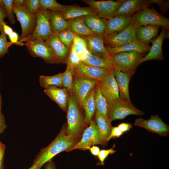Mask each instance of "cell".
I'll return each instance as SVG.
<instances>
[{
	"instance_id": "20",
	"label": "cell",
	"mask_w": 169,
	"mask_h": 169,
	"mask_svg": "<svg viewBox=\"0 0 169 169\" xmlns=\"http://www.w3.org/2000/svg\"><path fill=\"white\" fill-rule=\"evenodd\" d=\"M44 92L63 110L67 112L69 93L66 88L51 86L44 89Z\"/></svg>"
},
{
	"instance_id": "22",
	"label": "cell",
	"mask_w": 169,
	"mask_h": 169,
	"mask_svg": "<svg viewBox=\"0 0 169 169\" xmlns=\"http://www.w3.org/2000/svg\"><path fill=\"white\" fill-rule=\"evenodd\" d=\"M61 13L64 19L68 21L87 16L96 15L94 10L90 6L81 7L65 5Z\"/></svg>"
},
{
	"instance_id": "14",
	"label": "cell",
	"mask_w": 169,
	"mask_h": 169,
	"mask_svg": "<svg viewBox=\"0 0 169 169\" xmlns=\"http://www.w3.org/2000/svg\"><path fill=\"white\" fill-rule=\"evenodd\" d=\"M98 81L74 74L72 92L75 96L81 109L85 96L95 87Z\"/></svg>"
},
{
	"instance_id": "48",
	"label": "cell",
	"mask_w": 169,
	"mask_h": 169,
	"mask_svg": "<svg viewBox=\"0 0 169 169\" xmlns=\"http://www.w3.org/2000/svg\"><path fill=\"white\" fill-rule=\"evenodd\" d=\"M2 25L4 33L6 35L8 36L13 31V29L7 25L4 21L3 22Z\"/></svg>"
},
{
	"instance_id": "11",
	"label": "cell",
	"mask_w": 169,
	"mask_h": 169,
	"mask_svg": "<svg viewBox=\"0 0 169 169\" xmlns=\"http://www.w3.org/2000/svg\"><path fill=\"white\" fill-rule=\"evenodd\" d=\"M136 26L130 24L122 31L112 34L104 38L106 48H117L137 39Z\"/></svg>"
},
{
	"instance_id": "41",
	"label": "cell",
	"mask_w": 169,
	"mask_h": 169,
	"mask_svg": "<svg viewBox=\"0 0 169 169\" xmlns=\"http://www.w3.org/2000/svg\"><path fill=\"white\" fill-rule=\"evenodd\" d=\"M1 0L7 14L8 18L10 23L13 25L15 23V21L14 17L13 11V0Z\"/></svg>"
},
{
	"instance_id": "17",
	"label": "cell",
	"mask_w": 169,
	"mask_h": 169,
	"mask_svg": "<svg viewBox=\"0 0 169 169\" xmlns=\"http://www.w3.org/2000/svg\"><path fill=\"white\" fill-rule=\"evenodd\" d=\"M82 38L85 40L87 49L91 54L109 59L110 55L105 46L103 37L91 35Z\"/></svg>"
},
{
	"instance_id": "4",
	"label": "cell",
	"mask_w": 169,
	"mask_h": 169,
	"mask_svg": "<svg viewBox=\"0 0 169 169\" xmlns=\"http://www.w3.org/2000/svg\"><path fill=\"white\" fill-rule=\"evenodd\" d=\"M130 24L139 26L154 25L169 28V19L158 12L154 8H143L131 16Z\"/></svg>"
},
{
	"instance_id": "9",
	"label": "cell",
	"mask_w": 169,
	"mask_h": 169,
	"mask_svg": "<svg viewBox=\"0 0 169 169\" xmlns=\"http://www.w3.org/2000/svg\"><path fill=\"white\" fill-rule=\"evenodd\" d=\"M13 11L21 25L22 32L19 41L22 42L23 39L33 32L36 25L37 16L28 12L22 6H13Z\"/></svg>"
},
{
	"instance_id": "1",
	"label": "cell",
	"mask_w": 169,
	"mask_h": 169,
	"mask_svg": "<svg viewBox=\"0 0 169 169\" xmlns=\"http://www.w3.org/2000/svg\"><path fill=\"white\" fill-rule=\"evenodd\" d=\"M66 127L64 126L54 139L47 146L42 148L37 155L33 164L37 166L38 169L58 154L70 149L79 141L67 134Z\"/></svg>"
},
{
	"instance_id": "35",
	"label": "cell",
	"mask_w": 169,
	"mask_h": 169,
	"mask_svg": "<svg viewBox=\"0 0 169 169\" xmlns=\"http://www.w3.org/2000/svg\"><path fill=\"white\" fill-rule=\"evenodd\" d=\"M55 34L70 51L73 43L74 33L70 30L68 29Z\"/></svg>"
},
{
	"instance_id": "46",
	"label": "cell",
	"mask_w": 169,
	"mask_h": 169,
	"mask_svg": "<svg viewBox=\"0 0 169 169\" xmlns=\"http://www.w3.org/2000/svg\"><path fill=\"white\" fill-rule=\"evenodd\" d=\"M119 129L123 133L129 131L132 127L130 123H122L117 126Z\"/></svg>"
},
{
	"instance_id": "34",
	"label": "cell",
	"mask_w": 169,
	"mask_h": 169,
	"mask_svg": "<svg viewBox=\"0 0 169 169\" xmlns=\"http://www.w3.org/2000/svg\"><path fill=\"white\" fill-rule=\"evenodd\" d=\"M74 76V69L66 68L62 73V81L63 88H66L69 93H72Z\"/></svg>"
},
{
	"instance_id": "50",
	"label": "cell",
	"mask_w": 169,
	"mask_h": 169,
	"mask_svg": "<svg viewBox=\"0 0 169 169\" xmlns=\"http://www.w3.org/2000/svg\"><path fill=\"white\" fill-rule=\"evenodd\" d=\"M88 149L90 150L91 154L95 156H98L100 151L99 147L95 146L90 147Z\"/></svg>"
},
{
	"instance_id": "52",
	"label": "cell",
	"mask_w": 169,
	"mask_h": 169,
	"mask_svg": "<svg viewBox=\"0 0 169 169\" xmlns=\"http://www.w3.org/2000/svg\"><path fill=\"white\" fill-rule=\"evenodd\" d=\"M25 0H13V6H23Z\"/></svg>"
},
{
	"instance_id": "21",
	"label": "cell",
	"mask_w": 169,
	"mask_h": 169,
	"mask_svg": "<svg viewBox=\"0 0 169 169\" xmlns=\"http://www.w3.org/2000/svg\"><path fill=\"white\" fill-rule=\"evenodd\" d=\"M131 16H115L105 19V28L104 38L112 34L120 32L130 23Z\"/></svg>"
},
{
	"instance_id": "16",
	"label": "cell",
	"mask_w": 169,
	"mask_h": 169,
	"mask_svg": "<svg viewBox=\"0 0 169 169\" xmlns=\"http://www.w3.org/2000/svg\"><path fill=\"white\" fill-rule=\"evenodd\" d=\"M74 74L99 81L111 71L106 69L86 65L81 63L74 68Z\"/></svg>"
},
{
	"instance_id": "56",
	"label": "cell",
	"mask_w": 169,
	"mask_h": 169,
	"mask_svg": "<svg viewBox=\"0 0 169 169\" xmlns=\"http://www.w3.org/2000/svg\"><path fill=\"white\" fill-rule=\"evenodd\" d=\"M28 169H38L37 166L35 164H33L32 166Z\"/></svg>"
},
{
	"instance_id": "24",
	"label": "cell",
	"mask_w": 169,
	"mask_h": 169,
	"mask_svg": "<svg viewBox=\"0 0 169 169\" xmlns=\"http://www.w3.org/2000/svg\"><path fill=\"white\" fill-rule=\"evenodd\" d=\"M112 73L116 81L120 93V98L122 100L131 102L129 91L130 80L131 75L113 69Z\"/></svg>"
},
{
	"instance_id": "38",
	"label": "cell",
	"mask_w": 169,
	"mask_h": 169,
	"mask_svg": "<svg viewBox=\"0 0 169 169\" xmlns=\"http://www.w3.org/2000/svg\"><path fill=\"white\" fill-rule=\"evenodd\" d=\"M74 34L73 45L76 53L79 56L87 49L86 43L84 38Z\"/></svg>"
},
{
	"instance_id": "25",
	"label": "cell",
	"mask_w": 169,
	"mask_h": 169,
	"mask_svg": "<svg viewBox=\"0 0 169 169\" xmlns=\"http://www.w3.org/2000/svg\"><path fill=\"white\" fill-rule=\"evenodd\" d=\"M151 47L149 45L144 44L137 39L126 43L117 48H106L110 55L114 54L120 52L136 51L141 53L149 52Z\"/></svg>"
},
{
	"instance_id": "40",
	"label": "cell",
	"mask_w": 169,
	"mask_h": 169,
	"mask_svg": "<svg viewBox=\"0 0 169 169\" xmlns=\"http://www.w3.org/2000/svg\"><path fill=\"white\" fill-rule=\"evenodd\" d=\"M13 44L7 40L6 35L4 33H1L0 35V58L9 52L8 48Z\"/></svg>"
},
{
	"instance_id": "7",
	"label": "cell",
	"mask_w": 169,
	"mask_h": 169,
	"mask_svg": "<svg viewBox=\"0 0 169 169\" xmlns=\"http://www.w3.org/2000/svg\"><path fill=\"white\" fill-rule=\"evenodd\" d=\"M24 45L32 56L41 58L49 64H57L52 50L45 40L41 39L27 40Z\"/></svg>"
},
{
	"instance_id": "15",
	"label": "cell",
	"mask_w": 169,
	"mask_h": 169,
	"mask_svg": "<svg viewBox=\"0 0 169 169\" xmlns=\"http://www.w3.org/2000/svg\"><path fill=\"white\" fill-rule=\"evenodd\" d=\"M166 35V28L163 27L159 35L151 40L152 46L151 47L148 54L144 57L141 58L138 60L137 66L141 63L149 60L160 61L164 60L162 45L163 40Z\"/></svg>"
},
{
	"instance_id": "26",
	"label": "cell",
	"mask_w": 169,
	"mask_h": 169,
	"mask_svg": "<svg viewBox=\"0 0 169 169\" xmlns=\"http://www.w3.org/2000/svg\"><path fill=\"white\" fill-rule=\"evenodd\" d=\"M87 26L95 35L104 38L105 28V19L99 18L96 15L82 17Z\"/></svg>"
},
{
	"instance_id": "28",
	"label": "cell",
	"mask_w": 169,
	"mask_h": 169,
	"mask_svg": "<svg viewBox=\"0 0 169 169\" xmlns=\"http://www.w3.org/2000/svg\"><path fill=\"white\" fill-rule=\"evenodd\" d=\"M49 19L51 29L54 33L68 29L69 21L64 19L60 13L49 10Z\"/></svg>"
},
{
	"instance_id": "36",
	"label": "cell",
	"mask_w": 169,
	"mask_h": 169,
	"mask_svg": "<svg viewBox=\"0 0 169 169\" xmlns=\"http://www.w3.org/2000/svg\"><path fill=\"white\" fill-rule=\"evenodd\" d=\"M41 9L61 13L65 5L58 3L55 0H40Z\"/></svg>"
},
{
	"instance_id": "5",
	"label": "cell",
	"mask_w": 169,
	"mask_h": 169,
	"mask_svg": "<svg viewBox=\"0 0 169 169\" xmlns=\"http://www.w3.org/2000/svg\"><path fill=\"white\" fill-rule=\"evenodd\" d=\"M108 118L111 121L122 120L130 115H142L144 113L137 109L131 102L120 98L114 101L108 106Z\"/></svg>"
},
{
	"instance_id": "27",
	"label": "cell",
	"mask_w": 169,
	"mask_h": 169,
	"mask_svg": "<svg viewBox=\"0 0 169 169\" xmlns=\"http://www.w3.org/2000/svg\"><path fill=\"white\" fill-rule=\"evenodd\" d=\"M95 122L98 126L100 137L103 145L107 142L106 140L110 133L112 121L106 118L95 109Z\"/></svg>"
},
{
	"instance_id": "32",
	"label": "cell",
	"mask_w": 169,
	"mask_h": 169,
	"mask_svg": "<svg viewBox=\"0 0 169 169\" xmlns=\"http://www.w3.org/2000/svg\"><path fill=\"white\" fill-rule=\"evenodd\" d=\"M82 63L86 65L103 68L110 71L114 69L109 59L92 54L87 60Z\"/></svg>"
},
{
	"instance_id": "13",
	"label": "cell",
	"mask_w": 169,
	"mask_h": 169,
	"mask_svg": "<svg viewBox=\"0 0 169 169\" xmlns=\"http://www.w3.org/2000/svg\"><path fill=\"white\" fill-rule=\"evenodd\" d=\"M134 125L161 136H167L169 134V126L166 124L157 114L151 115L148 120H145L141 117L137 118Z\"/></svg>"
},
{
	"instance_id": "55",
	"label": "cell",
	"mask_w": 169,
	"mask_h": 169,
	"mask_svg": "<svg viewBox=\"0 0 169 169\" xmlns=\"http://www.w3.org/2000/svg\"><path fill=\"white\" fill-rule=\"evenodd\" d=\"M2 105V100L1 95L0 93V113L2 112L1 111V108Z\"/></svg>"
},
{
	"instance_id": "37",
	"label": "cell",
	"mask_w": 169,
	"mask_h": 169,
	"mask_svg": "<svg viewBox=\"0 0 169 169\" xmlns=\"http://www.w3.org/2000/svg\"><path fill=\"white\" fill-rule=\"evenodd\" d=\"M22 6L29 13L36 15L41 9L40 0H25Z\"/></svg>"
},
{
	"instance_id": "8",
	"label": "cell",
	"mask_w": 169,
	"mask_h": 169,
	"mask_svg": "<svg viewBox=\"0 0 169 169\" xmlns=\"http://www.w3.org/2000/svg\"><path fill=\"white\" fill-rule=\"evenodd\" d=\"M89 5L95 11L96 15L100 18L107 19L115 16V13L119 7L125 0H82Z\"/></svg>"
},
{
	"instance_id": "12",
	"label": "cell",
	"mask_w": 169,
	"mask_h": 169,
	"mask_svg": "<svg viewBox=\"0 0 169 169\" xmlns=\"http://www.w3.org/2000/svg\"><path fill=\"white\" fill-rule=\"evenodd\" d=\"M98 83L102 94L107 101L108 106L120 98L118 85L112 71L98 81Z\"/></svg>"
},
{
	"instance_id": "45",
	"label": "cell",
	"mask_w": 169,
	"mask_h": 169,
	"mask_svg": "<svg viewBox=\"0 0 169 169\" xmlns=\"http://www.w3.org/2000/svg\"><path fill=\"white\" fill-rule=\"evenodd\" d=\"M8 36L10 42L13 44H16L20 46L24 45V43L23 42L19 41V37L18 34L16 32L13 31Z\"/></svg>"
},
{
	"instance_id": "10",
	"label": "cell",
	"mask_w": 169,
	"mask_h": 169,
	"mask_svg": "<svg viewBox=\"0 0 169 169\" xmlns=\"http://www.w3.org/2000/svg\"><path fill=\"white\" fill-rule=\"evenodd\" d=\"M97 144L103 145L98 126L94 120H92L89 126L84 131L80 140L67 151L77 149L86 150L88 149L91 145Z\"/></svg>"
},
{
	"instance_id": "33",
	"label": "cell",
	"mask_w": 169,
	"mask_h": 169,
	"mask_svg": "<svg viewBox=\"0 0 169 169\" xmlns=\"http://www.w3.org/2000/svg\"><path fill=\"white\" fill-rule=\"evenodd\" d=\"M62 73L52 76L41 75L39 77L40 86L44 89L51 86L63 88L62 81Z\"/></svg>"
},
{
	"instance_id": "54",
	"label": "cell",
	"mask_w": 169,
	"mask_h": 169,
	"mask_svg": "<svg viewBox=\"0 0 169 169\" xmlns=\"http://www.w3.org/2000/svg\"><path fill=\"white\" fill-rule=\"evenodd\" d=\"M6 149L5 145L2 142L0 143V154L3 152H5Z\"/></svg>"
},
{
	"instance_id": "6",
	"label": "cell",
	"mask_w": 169,
	"mask_h": 169,
	"mask_svg": "<svg viewBox=\"0 0 169 169\" xmlns=\"http://www.w3.org/2000/svg\"><path fill=\"white\" fill-rule=\"evenodd\" d=\"M49 13V10L41 9L36 14L37 20L33 32L22 42L36 39L45 40L54 33L50 27Z\"/></svg>"
},
{
	"instance_id": "57",
	"label": "cell",
	"mask_w": 169,
	"mask_h": 169,
	"mask_svg": "<svg viewBox=\"0 0 169 169\" xmlns=\"http://www.w3.org/2000/svg\"><path fill=\"white\" fill-rule=\"evenodd\" d=\"M0 80H1V79H0Z\"/></svg>"
},
{
	"instance_id": "49",
	"label": "cell",
	"mask_w": 169,
	"mask_h": 169,
	"mask_svg": "<svg viewBox=\"0 0 169 169\" xmlns=\"http://www.w3.org/2000/svg\"><path fill=\"white\" fill-rule=\"evenodd\" d=\"M91 54L87 49L84 52L79 56L81 63H83L87 60L90 57Z\"/></svg>"
},
{
	"instance_id": "44",
	"label": "cell",
	"mask_w": 169,
	"mask_h": 169,
	"mask_svg": "<svg viewBox=\"0 0 169 169\" xmlns=\"http://www.w3.org/2000/svg\"><path fill=\"white\" fill-rule=\"evenodd\" d=\"M123 133L117 126L112 127L110 135L107 139V142L113 138L120 137Z\"/></svg>"
},
{
	"instance_id": "42",
	"label": "cell",
	"mask_w": 169,
	"mask_h": 169,
	"mask_svg": "<svg viewBox=\"0 0 169 169\" xmlns=\"http://www.w3.org/2000/svg\"><path fill=\"white\" fill-rule=\"evenodd\" d=\"M114 146V145L113 147L110 149L100 150L98 156L101 165H104V161L109 154H113L116 152L113 149Z\"/></svg>"
},
{
	"instance_id": "47",
	"label": "cell",
	"mask_w": 169,
	"mask_h": 169,
	"mask_svg": "<svg viewBox=\"0 0 169 169\" xmlns=\"http://www.w3.org/2000/svg\"><path fill=\"white\" fill-rule=\"evenodd\" d=\"M7 127L5 117L1 112L0 113V134L4 132Z\"/></svg>"
},
{
	"instance_id": "58",
	"label": "cell",
	"mask_w": 169,
	"mask_h": 169,
	"mask_svg": "<svg viewBox=\"0 0 169 169\" xmlns=\"http://www.w3.org/2000/svg\"><path fill=\"white\" fill-rule=\"evenodd\" d=\"M1 143V141H0V143Z\"/></svg>"
},
{
	"instance_id": "23",
	"label": "cell",
	"mask_w": 169,
	"mask_h": 169,
	"mask_svg": "<svg viewBox=\"0 0 169 169\" xmlns=\"http://www.w3.org/2000/svg\"><path fill=\"white\" fill-rule=\"evenodd\" d=\"M135 26L137 39L147 45H149L151 40L157 35L160 27V26L154 25Z\"/></svg>"
},
{
	"instance_id": "53",
	"label": "cell",
	"mask_w": 169,
	"mask_h": 169,
	"mask_svg": "<svg viewBox=\"0 0 169 169\" xmlns=\"http://www.w3.org/2000/svg\"><path fill=\"white\" fill-rule=\"evenodd\" d=\"M5 152L0 154V169H4V157Z\"/></svg>"
},
{
	"instance_id": "39",
	"label": "cell",
	"mask_w": 169,
	"mask_h": 169,
	"mask_svg": "<svg viewBox=\"0 0 169 169\" xmlns=\"http://www.w3.org/2000/svg\"><path fill=\"white\" fill-rule=\"evenodd\" d=\"M81 63L79 57L76 53L74 46L72 44L66 62V68L74 69Z\"/></svg>"
},
{
	"instance_id": "29",
	"label": "cell",
	"mask_w": 169,
	"mask_h": 169,
	"mask_svg": "<svg viewBox=\"0 0 169 169\" xmlns=\"http://www.w3.org/2000/svg\"><path fill=\"white\" fill-rule=\"evenodd\" d=\"M95 87L92 89L84 98L82 105L85 113L86 124H90L95 113L96 108L94 100Z\"/></svg>"
},
{
	"instance_id": "3",
	"label": "cell",
	"mask_w": 169,
	"mask_h": 169,
	"mask_svg": "<svg viewBox=\"0 0 169 169\" xmlns=\"http://www.w3.org/2000/svg\"><path fill=\"white\" fill-rule=\"evenodd\" d=\"M144 53L136 51L120 52L110 55L109 58L114 69L133 76L137 63Z\"/></svg>"
},
{
	"instance_id": "18",
	"label": "cell",
	"mask_w": 169,
	"mask_h": 169,
	"mask_svg": "<svg viewBox=\"0 0 169 169\" xmlns=\"http://www.w3.org/2000/svg\"><path fill=\"white\" fill-rule=\"evenodd\" d=\"M150 4L149 0H127L119 7L115 16H132Z\"/></svg>"
},
{
	"instance_id": "30",
	"label": "cell",
	"mask_w": 169,
	"mask_h": 169,
	"mask_svg": "<svg viewBox=\"0 0 169 169\" xmlns=\"http://www.w3.org/2000/svg\"><path fill=\"white\" fill-rule=\"evenodd\" d=\"M68 29L74 34L81 37L89 35H95L84 23L82 17L69 21Z\"/></svg>"
},
{
	"instance_id": "2",
	"label": "cell",
	"mask_w": 169,
	"mask_h": 169,
	"mask_svg": "<svg viewBox=\"0 0 169 169\" xmlns=\"http://www.w3.org/2000/svg\"><path fill=\"white\" fill-rule=\"evenodd\" d=\"M67 111V134L79 140L85 125V118L81 110L75 96L69 93Z\"/></svg>"
},
{
	"instance_id": "19",
	"label": "cell",
	"mask_w": 169,
	"mask_h": 169,
	"mask_svg": "<svg viewBox=\"0 0 169 169\" xmlns=\"http://www.w3.org/2000/svg\"><path fill=\"white\" fill-rule=\"evenodd\" d=\"M45 41L52 50L57 64H66L70 51L61 42L57 36L54 33Z\"/></svg>"
},
{
	"instance_id": "43",
	"label": "cell",
	"mask_w": 169,
	"mask_h": 169,
	"mask_svg": "<svg viewBox=\"0 0 169 169\" xmlns=\"http://www.w3.org/2000/svg\"><path fill=\"white\" fill-rule=\"evenodd\" d=\"M5 17L8 18V15L1 0H0V32L4 33L2 23Z\"/></svg>"
},
{
	"instance_id": "31",
	"label": "cell",
	"mask_w": 169,
	"mask_h": 169,
	"mask_svg": "<svg viewBox=\"0 0 169 169\" xmlns=\"http://www.w3.org/2000/svg\"><path fill=\"white\" fill-rule=\"evenodd\" d=\"M94 100L96 109L104 117L108 118L107 102L101 92L98 83L95 87Z\"/></svg>"
},
{
	"instance_id": "51",
	"label": "cell",
	"mask_w": 169,
	"mask_h": 169,
	"mask_svg": "<svg viewBox=\"0 0 169 169\" xmlns=\"http://www.w3.org/2000/svg\"><path fill=\"white\" fill-rule=\"evenodd\" d=\"M46 163L45 169H57L52 159Z\"/></svg>"
}]
</instances>
